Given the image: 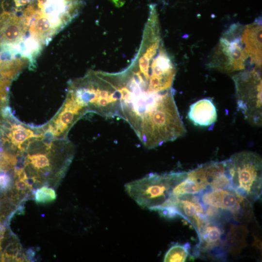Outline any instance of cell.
<instances>
[{
  "instance_id": "cell-1",
  "label": "cell",
  "mask_w": 262,
  "mask_h": 262,
  "mask_svg": "<svg viewBox=\"0 0 262 262\" xmlns=\"http://www.w3.org/2000/svg\"><path fill=\"white\" fill-rule=\"evenodd\" d=\"M176 68L157 38L143 34L130 65L110 72L116 117L129 124L144 147L155 148L178 131L181 119L172 85Z\"/></svg>"
},
{
  "instance_id": "cell-2",
  "label": "cell",
  "mask_w": 262,
  "mask_h": 262,
  "mask_svg": "<svg viewBox=\"0 0 262 262\" xmlns=\"http://www.w3.org/2000/svg\"><path fill=\"white\" fill-rule=\"evenodd\" d=\"M187 175L185 171L149 173L127 183L125 188L140 206L160 212L171 205L175 198L172 194L173 188Z\"/></svg>"
},
{
  "instance_id": "cell-3",
  "label": "cell",
  "mask_w": 262,
  "mask_h": 262,
  "mask_svg": "<svg viewBox=\"0 0 262 262\" xmlns=\"http://www.w3.org/2000/svg\"><path fill=\"white\" fill-rule=\"evenodd\" d=\"M225 162L230 180L229 190L252 204L262 194L261 156L254 152L241 151Z\"/></svg>"
},
{
  "instance_id": "cell-4",
  "label": "cell",
  "mask_w": 262,
  "mask_h": 262,
  "mask_svg": "<svg viewBox=\"0 0 262 262\" xmlns=\"http://www.w3.org/2000/svg\"><path fill=\"white\" fill-rule=\"evenodd\" d=\"M246 44L241 33V24L231 25L221 37L210 66L228 72L256 67L251 61Z\"/></svg>"
},
{
  "instance_id": "cell-5",
  "label": "cell",
  "mask_w": 262,
  "mask_h": 262,
  "mask_svg": "<svg viewBox=\"0 0 262 262\" xmlns=\"http://www.w3.org/2000/svg\"><path fill=\"white\" fill-rule=\"evenodd\" d=\"M237 108L253 125L262 123L261 67H254L239 72L233 77Z\"/></svg>"
},
{
  "instance_id": "cell-6",
  "label": "cell",
  "mask_w": 262,
  "mask_h": 262,
  "mask_svg": "<svg viewBox=\"0 0 262 262\" xmlns=\"http://www.w3.org/2000/svg\"><path fill=\"white\" fill-rule=\"evenodd\" d=\"M205 207L212 208L221 213H230L233 219L240 221L251 216L252 204L229 189L209 190L198 194Z\"/></svg>"
},
{
  "instance_id": "cell-7",
  "label": "cell",
  "mask_w": 262,
  "mask_h": 262,
  "mask_svg": "<svg viewBox=\"0 0 262 262\" xmlns=\"http://www.w3.org/2000/svg\"><path fill=\"white\" fill-rule=\"evenodd\" d=\"M197 235L199 242L195 250L196 256L204 253L217 259H225L227 251L226 237L220 222L209 219L200 228Z\"/></svg>"
},
{
  "instance_id": "cell-8",
  "label": "cell",
  "mask_w": 262,
  "mask_h": 262,
  "mask_svg": "<svg viewBox=\"0 0 262 262\" xmlns=\"http://www.w3.org/2000/svg\"><path fill=\"white\" fill-rule=\"evenodd\" d=\"M187 176L201 186L202 192L229 190L230 180L225 161L202 164L187 172Z\"/></svg>"
},
{
  "instance_id": "cell-9",
  "label": "cell",
  "mask_w": 262,
  "mask_h": 262,
  "mask_svg": "<svg viewBox=\"0 0 262 262\" xmlns=\"http://www.w3.org/2000/svg\"><path fill=\"white\" fill-rule=\"evenodd\" d=\"M172 209L178 216L183 217L195 228L197 233L209 219L198 195H185L176 197Z\"/></svg>"
},
{
  "instance_id": "cell-10",
  "label": "cell",
  "mask_w": 262,
  "mask_h": 262,
  "mask_svg": "<svg viewBox=\"0 0 262 262\" xmlns=\"http://www.w3.org/2000/svg\"><path fill=\"white\" fill-rule=\"evenodd\" d=\"M189 120L195 125L207 127L217 120V111L212 100L200 99L191 104L188 112Z\"/></svg>"
},
{
  "instance_id": "cell-11",
  "label": "cell",
  "mask_w": 262,
  "mask_h": 262,
  "mask_svg": "<svg viewBox=\"0 0 262 262\" xmlns=\"http://www.w3.org/2000/svg\"><path fill=\"white\" fill-rule=\"evenodd\" d=\"M190 246L188 243L173 245L166 252L164 261L166 262H185L190 254Z\"/></svg>"
},
{
  "instance_id": "cell-12",
  "label": "cell",
  "mask_w": 262,
  "mask_h": 262,
  "mask_svg": "<svg viewBox=\"0 0 262 262\" xmlns=\"http://www.w3.org/2000/svg\"><path fill=\"white\" fill-rule=\"evenodd\" d=\"M203 191L201 186L187 176L179 182L173 189L174 197L185 195H197Z\"/></svg>"
},
{
  "instance_id": "cell-13",
  "label": "cell",
  "mask_w": 262,
  "mask_h": 262,
  "mask_svg": "<svg viewBox=\"0 0 262 262\" xmlns=\"http://www.w3.org/2000/svg\"><path fill=\"white\" fill-rule=\"evenodd\" d=\"M10 130V131L8 136L11 142L17 147L28 139L41 136L34 134L32 130L20 125L12 126Z\"/></svg>"
},
{
  "instance_id": "cell-14",
  "label": "cell",
  "mask_w": 262,
  "mask_h": 262,
  "mask_svg": "<svg viewBox=\"0 0 262 262\" xmlns=\"http://www.w3.org/2000/svg\"><path fill=\"white\" fill-rule=\"evenodd\" d=\"M26 161L32 166L36 171L44 170L50 166V162L48 156L42 153L28 154Z\"/></svg>"
},
{
  "instance_id": "cell-15",
  "label": "cell",
  "mask_w": 262,
  "mask_h": 262,
  "mask_svg": "<svg viewBox=\"0 0 262 262\" xmlns=\"http://www.w3.org/2000/svg\"><path fill=\"white\" fill-rule=\"evenodd\" d=\"M56 198L55 191L52 188L42 186L35 190L34 199L38 203H46L52 202Z\"/></svg>"
},
{
  "instance_id": "cell-16",
  "label": "cell",
  "mask_w": 262,
  "mask_h": 262,
  "mask_svg": "<svg viewBox=\"0 0 262 262\" xmlns=\"http://www.w3.org/2000/svg\"><path fill=\"white\" fill-rule=\"evenodd\" d=\"M11 179L4 171H0V190H6L9 187Z\"/></svg>"
},
{
  "instance_id": "cell-17",
  "label": "cell",
  "mask_w": 262,
  "mask_h": 262,
  "mask_svg": "<svg viewBox=\"0 0 262 262\" xmlns=\"http://www.w3.org/2000/svg\"><path fill=\"white\" fill-rule=\"evenodd\" d=\"M15 186L16 190L22 192H24L27 189H30L26 180L21 179L17 178L16 180Z\"/></svg>"
},
{
  "instance_id": "cell-18",
  "label": "cell",
  "mask_w": 262,
  "mask_h": 262,
  "mask_svg": "<svg viewBox=\"0 0 262 262\" xmlns=\"http://www.w3.org/2000/svg\"><path fill=\"white\" fill-rule=\"evenodd\" d=\"M11 81L6 79L0 80V92L7 93Z\"/></svg>"
},
{
  "instance_id": "cell-19",
  "label": "cell",
  "mask_w": 262,
  "mask_h": 262,
  "mask_svg": "<svg viewBox=\"0 0 262 262\" xmlns=\"http://www.w3.org/2000/svg\"><path fill=\"white\" fill-rule=\"evenodd\" d=\"M5 229L0 222V238L2 239L4 237Z\"/></svg>"
}]
</instances>
